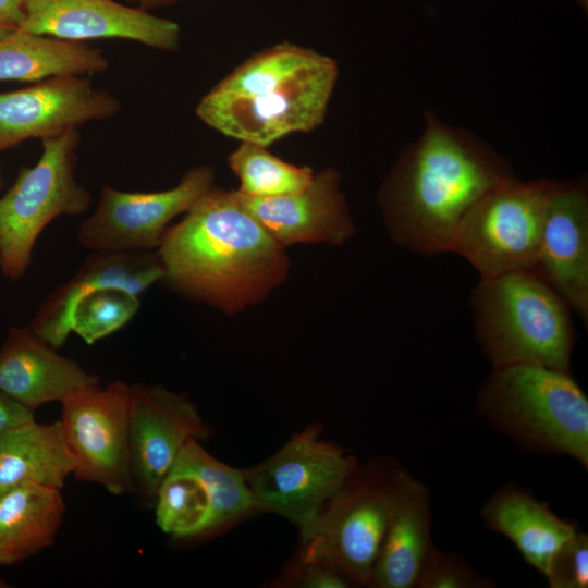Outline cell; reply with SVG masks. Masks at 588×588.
<instances>
[{"label":"cell","mask_w":588,"mask_h":588,"mask_svg":"<svg viewBox=\"0 0 588 588\" xmlns=\"http://www.w3.org/2000/svg\"><path fill=\"white\" fill-rule=\"evenodd\" d=\"M513 176L510 162L490 145L427 112L422 134L403 151L380 189L388 232L425 256L450 252L473 205Z\"/></svg>","instance_id":"1"},{"label":"cell","mask_w":588,"mask_h":588,"mask_svg":"<svg viewBox=\"0 0 588 588\" xmlns=\"http://www.w3.org/2000/svg\"><path fill=\"white\" fill-rule=\"evenodd\" d=\"M177 293L234 314L285 278L289 260L236 191L211 187L167 230L157 249Z\"/></svg>","instance_id":"2"},{"label":"cell","mask_w":588,"mask_h":588,"mask_svg":"<svg viewBox=\"0 0 588 588\" xmlns=\"http://www.w3.org/2000/svg\"><path fill=\"white\" fill-rule=\"evenodd\" d=\"M475 332L493 367L569 369L571 308L536 270L480 278L470 297Z\"/></svg>","instance_id":"3"},{"label":"cell","mask_w":588,"mask_h":588,"mask_svg":"<svg viewBox=\"0 0 588 588\" xmlns=\"http://www.w3.org/2000/svg\"><path fill=\"white\" fill-rule=\"evenodd\" d=\"M477 411L522 450L569 456L588 468V399L568 371L493 367L478 392Z\"/></svg>","instance_id":"4"},{"label":"cell","mask_w":588,"mask_h":588,"mask_svg":"<svg viewBox=\"0 0 588 588\" xmlns=\"http://www.w3.org/2000/svg\"><path fill=\"white\" fill-rule=\"evenodd\" d=\"M161 277L152 252H90L41 304L29 327L57 350L71 332L95 344L131 321L139 295Z\"/></svg>","instance_id":"5"},{"label":"cell","mask_w":588,"mask_h":588,"mask_svg":"<svg viewBox=\"0 0 588 588\" xmlns=\"http://www.w3.org/2000/svg\"><path fill=\"white\" fill-rule=\"evenodd\" d=\"M78 128L41 140L42 152L24 167L0 198V270L16 281L32 264L37 238L54 219L78 216L91 204L89 192L75 177Z\"/></svg>","instance_id":"6"},{"label":"cell","mask_w":588,"mask_h":588,"mask_svg":"<svg viewBox=\"0 0 588 588\" xmlns=\"http://www.w3.org/2000/svg\"><path fill=\"white\" fill-rule=\"evenodd\" d=\"M555 184L513 176L493 186L464 216L450 252L463 256L480 278L535 269Z\"/></svg>","instance_id":"7"},{"label":"cell","mask_w":588,"mask_h":588,"mask_svg":"<svg viewBox=\"0 0 588 588\" xmlns=\"http://www.w3.org/2000/svg\"><path fill=\"white\" fill-rule=\"evenodd\" d=\"M320 431L319 425L308 426L269 458L243 470L254 512L287 519L302 541L357 468L356 458L320 439Z\"/></svg>","instance_id":"8"},{"label":"cell","mask_w":588,"mask_h":588,"mask_svg":"<svg viewBox=\"0 0 588 588\" xmlns=\"http://www.w3.org/2000/svg\"><path fill=\"white\" fill-rule=\"evenodd\" d=\"M339 69L319 54L291 78L249 96L209 90L196 107L211 128L241 142L269 146L295 132H310L324 120Z\"/></svg>","instance_id":"9"},{"label":"cell","mask_w":588,"mask_h":588,"mask_svg":"<svg viewBox=\"0 0 588 588\" xmlns=\"http://www.w3.org/2000/svg\"><path fill=\"white\" fill-rule=\"evenodd\" d=\"M397 468L357 466L302 541L301 556L326 560L352 584L370 587L389 520Z\"/></svg>","instance_id":"10"},{"label":"cell","mask_w":588,"mask_h":588,"mask_svg":"<svg viewBox=\"0 0 588 588\" xmlns=\"http://www.w3.org/2000/svg\"><path fill=\"white\" fill-rule=\"evenodd\" d=\"M131 385L121 380L83 389L62 405L61 426L74 474L121 495L134 486L130 448Z\"/></svg>","instance_id":"11"},{"label":"cell","mask_w":588,"mask_h":588,"mask_svg":"<svg viewBox=\"0 0 588 588\" xmlns=\"http://www.w3.org/2000/svg\"><path fill=\"white\" fill-rule=\"evenodd\" d=\"M213 180L210 167L198 166L164 191L123 192L103 185L95 210L78 228L77 242L89 252L157 250L171 221L187 212Z\"/></svg>","instance_id":"12"},{"label":"cell","mask_w":588,"mask_h":588,"mask_svg":"<svg viewBox=\"0 0 588 588\" xmlns=\"http://www.w3.org/2000/svg\"><path fill=\"white\" fill-rule=\"evenodd\" d=\"M121 109L111 93L77 75L50 77L0 93V151L29 138L46 139L114 117Z\"/></svg>","instance_id":"13"},{"label":"cell","mask_w":588,"mask_h":588,"mask_svg":"<svg viewBox=\"0 0 588 588\" xmlns=\"http://www.w3.org/2000/svg\"><path fill=\"white\" fill-rule=\"evenodd\" d=\"M209 428L186 394L135 383L130 395V448L134 486L154 498L182 448L205 440Z\"/></svg>","instance_id":"14"},{"label":"cell","mask_w":588,"mask_h":588,"mask_svg":"<svg viewBox=\"0 0 588 588\" xmlns=\"http://www.w3.org/2000/svg\"><path fill=\"white\" fill-rule=\"evenodd\" d=\"M20 28L69 41L126 39L164 51L181 41L174 21L114 0H27Z\"/></svg>","instance_id":"15"},{"label":"cell","mask_w":588,"mask_h":588,"mask_svg":"<svg viewBox=\"0 0 588 588\" xmlns=\"http://www.w3.org/2000/svg\"><path fill=\"white\" fill-rule=\"evenodd\" d=\"M585 321L588 320V194L586 180L556 181L535 268Z\"/></svg>","instance_id":"16"},{"label":"cell","mask_w":588,"mask_h":588,"mask_svg":"<svg viewBox=\"0 0 588 588\" xmlns=\"http://www.w3.org/2000/svg\"><path fill=\"white\" fill-rule=\"evenodd\" d=\"M237 194L282 247L297 243L341 245L354 233L340 175L333 169L315 174L305 188L295 193L265 198Z\"/></svg>","instance_id":"17"},{"label":"cell","mask_w":588,"mask_h":588,"mask_svg":"<svg viewBox=\"0 0 588 588\" xmlns=\"http://www.w3.org/2000/svg\"><path fill=\"white\" fill-rule=\"evenodd\" d=\"M100 384L98 376L64 357L30 327L11 328L0 348V390L34 411Z\"/></svg>","instance_id":"18"},{"label":"cell","mask_w":588,"mask_h":588,"mask_svg":"<svg viewBox=\"0 0 588 588\" xmlns=\"http://www.w3.org/2000/svg\"><path fill=\"white\" fill-rule=\"evenodd\" d=\"M433 548L429 489L399 467L370 587L416 588Z\"/></svg>","instance_id":"19"},{"label":"cell","mask_w":588,"mask_h":588,"mask_svg":"<svg viewBox=\"0 0 588 588\" xmlns=\"http://www.w3.org/2000/svg\"><path fill=\"white\" fill-rule=\"evenodd\" d=\"M480 517L489 530L506 537L543 576L558 550L578 530L574 523L559 517L514 483L498 489L481 507Z\"/></svg>","instance_id":"20"},{"label":"cell","mask_w":588,"mask_h":588,"mask_svg":"<svg viewBox=\"0 0 588 588\" xmlns=\"http://www.w3.org/2000/svg\"><path fill=\"white\" fill-rule=\"evenodd\" d=\"M109 63L86 42L13 29L0 34V81L37 83L54 76L100 73Z\"/></svg>","instance_id":"21"},{"label":"cell","mask_w":588,"mask_h":588,"mask_svg":"<svg viewBox=\"0 0 588 588\" xmlns=\"http://www.w3.org/2000/svg\"><path fill=\"white\" fill-rule=\"evenodd\" d=\"M74 469L60 420L34 419L0 434V493L27 482L61 490Z\"/></svg>","instance_id":"22"},{"label":"cell","mask_w":588,"mask_h":588,"mask_svg":"<svg viewBox=\"0 0 588 588\" xmlns=\"http://www.w3.org/2000/svg\"><path fill=\"white\" fill-rule=\"evenodd\" d=\"M64 513L60 489L53 487L27 482L0 493V565L51 546Z\"/></svg>","instance_id":"23"},{"label":"cell","mask_w":588,"mask_h":588,"mask_svg":"<svg viewBox=\"0 0 588 588\" xmlns=\"http://www.w3.org/2000/svg\"><path fill=\"white\" fill-rule=\"evenodd\" d=\"M198 442L192 439L182 448L168 474L191 476L203 487L212 534L254 513V507L243 470L218 461Z\"/></svg>","instance_id":"24"},{"label":"cell","mask_w":588,"mask_h":588,"mask_svg":"<svg viewBox=\"0 0 588 588\" xmlns=\"http://www.w3.org/2000/svg\"><path fill=\"white\" fill-rule=\"evenodd\" d=\"M228 163L238 177L241 195L274 197L305 188L314 177L308 167L289 163L272 155L267 146L242 142L230 154Z\"/></svg>","instance_id":"25"},{"label":"cell","mask_w":588,"mask_h":588,"mask_svg":"<svg viewBox=\"0 0 588 588\" xmlns=\"http://www.w3.org/2000/svg\"><path fill=\"white\" fill-rule=\"evenodd\" d=\"M319 54L294 44L281 42L246 60L212 90L231 96L256 94L291 78L313 63Z\"/></svg>","instance_id":"26"},{"label":"cell","mask_w":588,"mask_h":588,"mask_svg":"<svg viewBox=\"0 0 588 588\" xmlns=\"http://www.w3.org/2000/svg\"><path fill=\"white\" fill-rule=\"evenodd\" d=\"M155 498L156 523L163 532L182 539L208 535L209 502L194 478L168 474Z\"/></svg>","instance_id":"27"},{"label":"cell","mask_w":588,"mask_h":588,"mask_svg":"<svg viewBox=\"0 0 588 588\" xmlns=\"http://www.w3.org/2000/svg\"><path fill=\"white\" fill-rule=\"evenodd\" d=\"M495 583L463 556L433 548L416 588H491Z\"/></svg>","instance_id":"28"},{"label":"cell","mask_w":588,"mask_h":588,"mask_svg":"<svg viewBox=\"0 0 588 588\" xmlns=\"http://www.w3.org/2000/svg\"><path fill=\"white\" fill-rule=\"evenodd\" d=\"M544 577L551 588L588 587V536L577 530L554 554Z\"/></svg>","instance_id":"29"},{"label":"cell","mask_w":588,"mask_h":588,"mask_svg":"<svg viewBox=\"0 0 588 588\" xmlns=\"http://www.w3.org/2000/svg\"><path fill=\"white\" fill-rule=\"evenodd\" d=\"M281 584L301 588H346L352 581L333 564L322 559H305L289 568Z\"/></svg>","instance_id":"30"},{"label":"cell","mask_w":588,"mask_h":588,"mask_svg":"<svg viewBox=\"0 0 588 588\" xmlns=\"http://www.w3.org/2000/svg\"><path fill=\"white\" fill-rule=\"evenodd\" d=\"M30 420H34L33 412L17 404L0 390V434Z\"/></svg>","instance_id":"31"},{"label":"cell","mask_w":588,"mask_h":588,"mask_svg":"<svg viewBox=\"0 0 588 588\" xmlns=\"http://www.w3.org/2000/svg\"><path fill=\"white\" fill-rule=\"evenodd\" d=\"M27 0H0V34L17 29L25 19Z\"/></svg>","instance_id":"32"},{"label":"cell","mask_w":588,"mask_h":588,"mask_svg":"<svg viewBox=\"0 0 588 588\" xmlns=\"http://www.w3.org/2000/svg\"><path fill=\"white\" fill-rule=\"evenodd\" d=\"M125 1L131 5L148 11L150 9L174 3L179 0H125Z\"/></svg>","instance_id":"33"},{"label":"cell","mask_w":588,"mask_h":588,"mask_svg":"<svg viewBox=\"0 0 588 588\" xmlns=\"http://www.w3.org/2000/svg\"><path fill=\"white\" fill-rule=\"evenodd\" d=\"M585 10L587 9L588 0H576Z\"/></svg>","instance_id":"34"},{"label":"cell","mask_w":588,"mask_h":588,"mask_svg":"<svg viewBox=\"0 0 588 588\" xmlns=\"http://www.w3.org/2000/svg\"><path fill=\"white\" fill-rule=\"evenodd\" d=\"M9 587L8 583L0 578V588Z\"/></svg>","instance_id":"35"},{"label":"cell","mask_w":588,"mask_h":588,"mask_svg":"<svg viewBox=\"0 0 588 588\" xmlns=\"http://www.w3.org/2000/svg\"><path fill=\"white\" fill-rule=\"evenodd\" d=\"M2 185H3V179H2V173H1V170H0V189H1Z\"/></svg>","instance_id":"36"}]
</instances>
